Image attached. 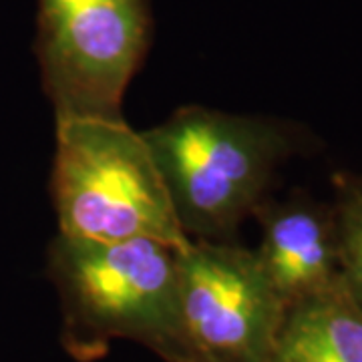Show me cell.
<instances>
[{"mask_svg":"<svg viewBox=\"0 0 362 362\" xmlns=\"http://www.w3.org/2000/svg\"><path fill=\"white\" fill-rule=\"evenodd\" d=\"M189 240L230 242L262 206L272 169L284 153L282 133L258 117L202 105L143 131Z\"/></svg>","mask_w":362,"mask_h":362,"instance_id":"obj_3","label":"cell"},{"mask_svg":"<svg viewBox=\"0 0 362 362\" xmlns=\"http://www.w3.org/2000/svg\"><path fill=\"white\" fill-rule=\"evenodd\" d=\"M147 40L145 0H40L39 61L54 119L123 117Z\"/></svg>","mask_w":362,"mask_h":362,"instance_id":"obj_4","label":"cell"},{"mask_svg":"<svg viewBox=\"0 0 362 362\" xmlns=\"http://www.w3.org/2000/svg\"><path fill=\"white\" fill-rule=\"evenodd\" d=\"M338 259L344 268V284L362 300V183H354L342 195L337 220Z\"/></svg>","mask_w":362,"mask_h":362,"instance_id":"obj_8","label":"cell"},{"mask_svg":"<svg viewBox=\"0 0 362 362\" xmlns=\"http://www.w3.org/2000/svg\"><path fill=\"white\" fill-rule=\"evenodd\" d=\"M268 362H362V306L342 278L288 306Z\"/></svg>","mask_w":362,"mask_h":362,"instance_id":"obj_7","label":"cell"},{"mask_svg":"<svg viewBox=\"0 0 362 362\" xmlns=\"http://www.w3.org/2000/svg\"><path fill=\"white\" fill-rule=\"evenodd\" d=\"M51 194L59 233L189 244L149 143L123 117L54 119Z\"/></svg>","mask_w":362,"mask_h":362,"instance_id":"obj_2","label":"cell"},{"mask_svg":"<svg viewBox=\"0 0 362 362\" xmlns=\"http://www.w3.org/2000/svg\"><path fill=\"white\" fill-rule=\"evenodd\" d=\"M177 247L137 238L95 242L57 233L49 274L63 308V342L78 361L133 340L165 362H204L183 322Z\"/></svg>","mask_w":362,"mask_h":362,"instance_id":"obj_1","label":"cell"},{"mask_svg":"<svg viewBox=\"0 0 362 362\" xmlns=\"http://www.w3.org/2000/svg\"><path fill=\"white\" fill-rule=\"evenodd\" d=\"M262 242L254 252L286 306L337 284V223L308 204L256 209Z\"/></svg>","mask_w":362,"mask_h":362,"instance_id":"obj_6","label":"cell"},{"mask_svg":"<svg viewBox=\"0 0 362 362\" xmlns=\"http://www.w3.org/2000/svg\"><path fill=\"white\" fill-rule=\"evenodd\" d=\"M175 256L183 322L204 362H268L288 306L256 254L189 240Z\"/></svg>","mask_w":362,"mask_h":362,"instance_id":"obj_5","label":"cell"}]
</instances>
